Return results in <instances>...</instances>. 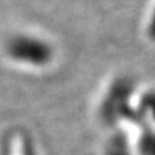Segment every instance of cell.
<instances>
[{
	"instance_id": "1",
	"label": "cell",
	"mask_w": 155,
	"mask_h": 155,
	"mask_svg": "<svg viewBox=\"0 0 155 155\" xmlns=\"http://www.w3.org/2000/svg\"><path fill=\"white\" fill-rule=\"evenodd\" d=\"M7 52L17 61L32 62V63H42L48 59L49 55L46 45L26 36L12 39L10 43L7 45Z\"/></svg>"
}]
</instances>
